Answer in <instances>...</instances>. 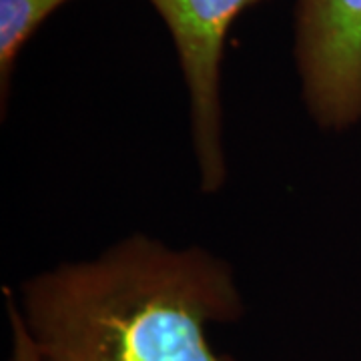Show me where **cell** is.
<instances>
[{
	"instance_id": "7a4b0ae2",
	"label": "cell",
	"mask_w": 361,
	"mask_h": 361,
	"mask_svg": "<svg viewBox=\"0 0 361 361\" xmlns=\"http://www.w3.org/2000/svg\"><path fill=\"white\" fill-rule=\"evenodd\" d=\"M167 26L189 94L195 159L203 193L227 179L221 77L225 40L239 14L259 0H147Z\"/></svg>"
},
{
	"instance_id": "5b68a950",
	"label": "cell",
	"mask_w": 361,
	"mask_h": 361,
	"mask_svg": "<svg viewBox=\"0 0 361 361\" xmlns=\"http://www.w3.org/2000/svg\"><path fill=\"white\" fill-rule=\"evenodd\" d=\"M4 303H6L8 325H11V355H8V361H42L32 339L28 336V331H26L23 315H20V311L16 307V301H14V293L8 289H4Z\"/></svg>"
},
{
	"instance_id": "3957f363",
	"label": "cell",
	"mask_w": 361,
	"mask_h": 361,
	"mask_svg": "<svg viewBox=\"0 0 361 361\" xmlns=\"http://www.w3.org/2000/svg\"><path fill=\"white\" fill-rule=\"evenodd\" d=\"M293 59L315 125L341 133L361 121V0H297Z\"/></svg>"
},
{
	"instance_id": "6da1fadb",
	"label": "cell",
	"mask_w": 361,
	"mask_h": 361,
	"mask_svg": "<svg viewBox=\"0 0 361 361\" xmlns=\"http://www.w3.org/2000/svg\"><path fill=\"white\" fill-rule=\"evenodd\" d=\"M14 301L42 361H237L207 329L245 311L225 259L141 233L40 271Z\"/></svg>"
},
{
	"instance_id": "277c9868",
	"label": "cell",
	"mask_w": 361,
	"mask_h": 361,
	"mask_svg": "<svg viewBox=\"0 0 361 361\" xmlns=\"http://www.w3.org/2000/svg\"><path fill=\"white\" fill-rule=\"evenodd\" d=\"M68 0H0V99L6 111L11 97L14 66L20 52L47 23Z\"/></svg>"
}]
</instances>
